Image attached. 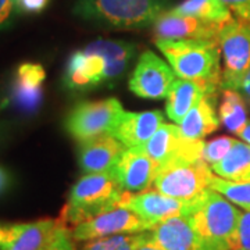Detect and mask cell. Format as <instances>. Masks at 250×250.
I'll return each instance as SVG.
<instances>
[{"label":"cell","instance_id":"27","mask_svg":"<svg viewBox=\"0 0 250 250\" xmlns=\"http://www.w3.org/2000/svg\"><path fill=\"white\" fill-rule=\"evenodd\" d=\"M147 233L149 231L98 238V239L83 242L80 250H136L146 239Z\"/></svg>","mask_w":250,"mask_h":250},{"label":"cell","instance_id":"6","mask_svg":"<svg viewBox=\"0 0 250 250\" xmlns=\"http://www.w3.org/2000/svg\"><path fill=\"white\" fill-rule=\"evenodd\" d=\"M123 104L116 98L80 102L65 117V131L82 142L99 135L111 134L123 116Z\"/></svg>","mask_w":250,"mask_h":250},{"label":"cell","instance_id":"20","mask_svg":"<svg viewBox=\"0 0 250 250\" xmlns=\"http://www.w3.org/2000/svg\"><path fill=\"white\" fill-rule=\"evenodd\" d=\"M152 238L164 250H193L195 233L187 215H175L153 227Z\"/></svg>","mask_w":250,"mask_h":250},{"label":"cell","instance_id":"29","mask_svg":"<svg viewBox=\"0 0 250 250\" xmlns=\"http://www.w3.org/2000/svg\"><path fill=\"white\" fill-rule=\"evenodd\" d=\"M43 250H77L71 231L59 221V227H57L56 232Z\"/></svg>","mask_w":250,"mask_h":250},{"label":"cell","instance_id":"16","mask_svg":"<svg viewBox=\"0 0 250 250\" xmlns=\"http://www.w3.org/2000/svg\"><path fill=\"white\" fill-rule=\"evenodd\" d=\"M106 82V62L86 49L72 53L64 72V85L71 90H85Z\"/></svg>","mask_w":250,"mask_h":250},{"label":"cell","instance_id":"37","mask_svg":"<svg viewBox=\"0 0 250 250\" xmlns=\"http://www.w3.org/2000/svg\"><path fill=\"white\" fill-rule=\"evenodd\" d=\"M7 184H9V177L6 174V171L3 170V168H0V192L7 187Z\"/></svg>","mask_w":250,"mask_h":250},{"label":"cell","instance_id":"1","mask_svg":"<svg viewBox=\"0 0 250 250\" xmlns=\"http://www.w3.org/2000/svg\"><path fill=\"white\" fill-rule=\"evenodd\" d=\"M156 46L178 78L196 82L208 95L221 89V50L217 39L156 41Z\"/></svg>","mask_w":250,"mask_h":250},{"label":"cell","instance_id":"3","mask_svg":"<svg viewBox=\"0 0 250 250\" xmlns=\"http://www.w3.org/2000/svg\"><path fill=\"white\" fill-rule=\"evenodd\" d=\"M125 190L113 172L86 174L71 188L68 202L57 218L68 229L120 205Z\"/></svg>","mask_w":250,"mask_h":250},{"label":"cell","instance_id":"13","mask_svg":"<svg viewBox=\"0 0 250 250\" xmlns=\"http://www.w3.org/2000/svg\"><path fill=\"white\" fill-rule=\"evenodd\" d=\"M59 227L57 218L0 224V250H43Z\"/></svg>","mask_w":250,"mask_h":250},{"label":"cell","instance_id":"23","mask_svg":"<svg viewBox=\"0 0 250 250\" xmlns=\"http://www.w3.org/2000/svg\"><path fill=\"white\" fill-rule=\"evenodd\" d=\"M211 171L217 177L228 181L250 179V145L236 139L231 150L211 167Z\"/></svg>","mask_w":250,"mask_h":250},{"label":"cell","instance_id":"35","mask_svg":"<svg viewBox=\"0 0 250 250\" xmlns=\"http://www.w3.org/2000/svg\"><path fill=\"white\" fill-rule=\"evenodd\" d=\"M136 250H164V249L161 248L157 242L153 239L152 232L149 231L147 236H146V239L142 242V245H141V246H139Z\"/></svg>","mask_w":250,"mask_h":250},{"label":"cell","instance_id":"15","mask_svg":"<svg viewBox=\"0 0 250 250\" xmlns=\"http://www.w3.org/2000/svg\"><path fill=\"white\" fill-rule=\"evenodd\" d=\"M159 166L139 147L126 149L113 168V175L125 192H141L152 187Z\"/></svg>","mask_w":250,"mask_h":250},{"label":"cell","instance_id":"26","mask_svg":"<svg viewBox=\"0 0 250 250\" xmlns=\"http://www.w3.org/2000/svg\"><path fill=\"white\" fill-rule=\"evenodd\" d=\"M210 188L223 195L235 206L243 210H250V179L246 181H228L215 174L210 179Z\"/></svg>","mask_w":250,"mask_h":250},{"label":"cell","instance_id":"31","mask_svg":"<svg viewBox=\"0 0 250 250\" xmlns=\"http://www.w3.org/2000/svg\"><path fill=\"white\" fill-rule=\"evenodd\" d=\"M232 11L236 18L250 25V0H220Z\"/></svg>","mask_w":250,"mask_h":250},{"label":"cell","instance_id":"12","mask_svg":"<svg viewBox=\"0 0 250 250\" xmlns=\"http://www.w3.org/2000/svg\"><path fill=\"white\" fill-rule=\"evenodd\" d=\"M221 25L200 18L181 16L167 10L153 24L156 41H188V39H217Z\"/></svg>","mask_w":250,"mask_h":250},{"label":"cell","instance_id":"32","mask_svg":"<svg viewBox=\"0 0 250 250\" xmlns=\"http://www.w3.org/2000/svg\"><path fill=\"white\" fill-rule=\"evenodd\" d=\"M18 9V0H0V31L10 24Z\"/></svg>","mask_w":250,"mask_h":250},{"label":"cell","instance_id":"21","mask_svg":"<svg viewBox=\"0 0 250 250\" xmlns=\"http://www.w3.org/2000/svg\"><path fill=\"white\" fill-rule=\"evenodd\" d=\"M85 49L100 54L106 62V82L117 80L126 70L136 52V47L132 43L111 39H98Z\"/></svg>","mask_w":250,"mask_h":250},{"label":"cell","instance_id":"33","mask_svg":"<svg viewBox=\"0 0 250 250\" xmlns=\"http://www.w3.org/2000/svg\"><path fill=\"white\" fill-rule=\"evenodd\" d=\"M49 4V0H18V10L24 13H41Z\"/></svg>","mask_w":250,"mask_h":250},{"label":"cell","instance_id":"25","mask_svg":"<svg viewBox=\"0 0 250 250\" xmlns=\"http://www.w3.org/2000/svg\"><path fill=\"white\" fill-rule=\"evenodd\" d=\"M218 117L221 124L232 134L238 135L249 121L245 99L239 92L223 89V102L220 104Z\"/></svg>","mask_w":250,"mask_h":250},{"label":"cell","instance_id":"22","mask_svg":"<svg viewBox=\"0 0 250 250\" xmlns=\"http://www.w3.org/2000/svg\"><path fill=\"white\" fill-rule=\"evenodd\" d=\"M205 95V90L200 85L192 81L178 80L174 82L170 93L167 96L166 113L174 123H181L189 110L197 103V100Z\"/></svg>","mask_w":250,"mask_h":250},{"label":"cell","instance_id":"24","mask_svg":"<svg viewBox=\"0 0 250 250\" xmlns=\"http://www.w3.org/2000/svg\"><path fill=\"white\" fill-rule=\"evenodd\" d=\"M171 10L181 16L200 18L220 25L233 18L232 11L220 0H185Z\"/></svg>","mask_w":250,"mask_h":250},{"label":"cell","instance_id":"30","mask_svg":"<svg viewBox=\"0 0 250 250\" xmlns=\"http://www.w3.org/2000/svg\"><path fill=\"white\" fill-rule=\"evenodd\" d=\"M232 250H250V210L241 213Z\"/></svg>","mask_w":250,"mask_h":250},{"label":"cell","instance_id":"34","mask_svg":"<svg viewBox=\"0 0 250 250\" xmlns=\"http://www.w3.org/2000/svg\"><path fill=\"white\" fill-rule=\"evenodd\" d=\"M236 92H239L243 99H246V100H249L250 102V68L249 71L246 72V75L243 77V80L241 81V83L238 85V88H236Z\"/></svg>","mask_w":250,"mask_h":250},{"label":"cell","instance_id":"17","mask_svg":"<svg viewBox=\"0 0 250 250\" xmlns=\"http://www.w3.org/2000/svg\"><path fill=\"white\" fill-rule=\"evenodd\" d=\"M46 80L45 68L36 62L20 64L11 86L13 104L24 113H35L43 100L42 83Z\"/></svg>","mask_w":250,"mask_h":250},{"label":"cell","instance_id":"36","mask_svg":"<svg viewBox=\"0 0 250 250\" xmlns=\"http://www.w3.org/2000/svg\"><path fill=\"white\" fill-rule=\"evenodd\" d=\"M238 136L241 138L243 142H246L248 145H250V120L246 123V125L242 128V131L238 134Z\"/></svg>","mask_w":250,"mask_h":250},{"label":"cell","instance_id":"9","mask_svg":"<svg viewBox=\"0 0 250 250\" xmlns=\"http://www.w3.org/2000/svg\"><path fill=\"white\" fill-rule=\"evenodd\" d=\"M153 227L154 225L145 221L128 207L117 206L106 213L75 225L70 231L75 242H86L121 233L146 232L152 231Z\"/></svg>","mask_w":250,"mask_h":250},{"label":"cell","instance_id":"7","mask_svg":"<svg viewBox=\"0 0 250 250\" xmlns=\"http://www.w3.org/2000/svg\"><path fill=\"white\" fill-rule=\"evenodd\" d=\"M217 41L224 62L221 89L235 90L250 68V25L232 18L221 25Z\"/></svg>","mask_w":250,"mask_h":250},{"label":"cell","instance_id":"8","mask_svg":"<svg viewBox=\"0 0 250 250\" xmlns=\"http://www.w3.org/2000/svg\"><path fill=\"white\" fill-rule=\"evenodd\" d=\"M203 146L205 141H188L179 132V126L163 123L152 138L139 149L146 153L160 168L172 163L202 160Z\"/></svg>","mask_w":250,"mask_h":250},{"label":"cell","instance_id":"5","mask_svg":"<svg viewBox=\"0 0 250 250\" xmlns=\"http://www.w3.org/2000/svg\"><path fill=\"white\" fill-rule=\"evenodd\" d=\"M213 174L203 160L166 164L157 171L152 188L182 202H193L210 188Z\"/></svg>","mask_w":250,"mask_h":250},{"label":"cell","instance_id":"14","mask_svg":"<svg viewBox=\"0 0 250 250\" xmlns=\"http://www.w3.org/2000/svg\"><path fill=\"white\" fill-rule=\"evenodd\" d=\"M125 150L124 143L111 134L99 135L82 141L78 146L81 170L86 174L111 172Z\"/></svg>","mask_w":250,"mask_h":250},{"label":"cell","instance_id":"2","mask_svg":"<svg viewBox=\"0 0 250 250\" xmlns=\"http://www.w3.org/2000/svg\"><path fill=\"white\" fill-rule=\"evenodd\" d=\"M241 210L208 188L190 203L187 217L195 233L193 250H232Z\"/></svg>","mask_w":250,"mask_h":250},{"label":"cell","instance_id":"11","mask_svg":"<svg viewBox=\"0 0 250 250\" xmlns=\"http://www.w3.org/2000/svg\"><path fill=\"white\" fill-rule=\"evenodd\" d=\"M190 203L167 196L156 189H145L138 193L125 192L118 206L128 207L145 221L156 225L175 215H187Z\"/></svg>","mask_w":250,"mask_h":250},{"label":"cell","instance_id":"18","mask_svg":"<svg viewBox=\"0 0 250 250\" xmlns=\"http://www.w3.org/2000/svg\"><path fill=\"white\" fill-rule=\"evenodd\" d=\"M164 123L163 113L159 110L152 111H124L114 126L111 135H114L126 149L142 147L153 134Z\"/></svg>","mask_w":250,"mask_h":250},{"label":"cell","instance_id":"4","mask_svg":"<svg viewBox=\"0 0 250 250\" xmlns=\"http://www.w3.org/2000/svg\"><path fill=\"white\" fill-rule=\"evenodd\" d=\"M170 0H78L74 13L82 20L120 29H139L156 22Z\"/></svg>","mask_w":250,"mask_h":250},{"label":"cell","instance_id":"28","mask_svg":"<svg viewBox=\"0 0 250 250\" xmlns=\"http://www.w3.org/2000/svg\"><path fill=\"white\" fill-rule=\"evenodd\" d=\"M236 139L229 138V136H220L215 138L214 141L205 142L203 146V152H202V160L206 164H208L210 167H213L214 164L220 163L224 157L227 156V153L231 150Z\"/></svg>","mask_w":250,"mask_h":250},{"label":"cell","instance_id":"10","mask_svg":"<svg viewBox=\"0 0 250 250\" xmlns=\"http://www.w3.org/2000/svg\"><path fill=\"white\" fill-rule=\"evenodd\" d=\"M177 74L159 56L146 50L141 54L129 78V90L143 99L167 98Z\"/></svg>","mask_w":250,"mask_h":250},{"label":"cell","instance_id":"19","mask_svg":"<svg viewBox=\"0 0 250 250\" xmlns=\"http://www.w3.org/2000/svg\"><path fill=\"white\" fill-rule=\"evenodd\" d=\"M217 95L205 93L189 110L178 124L181 135L188 141H203L220 126V117L215 113Z\"/></svg>","mask_w":250,"mask_h":250}]
</instances>
